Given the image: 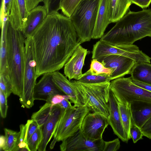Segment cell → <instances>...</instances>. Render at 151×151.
I'll use <instances>...</instances> for the list:
<instances>
[{
	"mask_svg": "<svg viewBox=\"0 0 151 151\" xmlns=\"http://www.w3.org/2000/svg\"><path fill=\"white\" fill-rule=\"evenodd\" d=\"M32 37L37 78L62 69L81 44L70 18L56 11L47 14Z\"/></svg>",
	"mask_w": 151,
	"mask_h": 151,
	"instance_id": "obj_1",
	"label": "cell"
},
{
	"mask_svg": "<svg viewBox=\"0 0 151 151\" xmlns=\"http://www.w3.org/2000/svg\"><path fill=\"white\" fill-rule=\"evenodd\" d=\"M147 37H151V9L129 11L100 40L113 45H131Z\"/></svg>",
	"mask_w": 151,
	"mask_h": 151,
	"instance_id": "obj_2",
	"label": "cell"
},
{
	"mask_svg": "<svg viewBox=\"0 0 151 151\" xmlns=\"http://www.w3.org/2000/svg\"><path fill=\"white\" fill-rule=\"evenodd\" d=\"M9 67L12 93L20 98L23 90L25 38L21 31L13 27L8 19L4 22Z\"/></svg>",
	"mask_w": 151,
	"mask_h": 151,
	"instance_id": "obj_3",
	"label": "cell"
},
{
	"mask_svg": "<svg viewBox=\"0 0 151 151\" xmlns=\"http://www.w3.org/2000/svg\"><path fill=\"white\" fill-rule=\"evenodd\" d=\"M78 92L83 104L93 112L108 117L110 81L87 83L78 80L71 81Z\"/></svg>",
	"mask_w": 151,
	"mask_h": 151,
	"instance_id": "obj_4",
	"label": "cell"
},
{
	"mask_svg": "<svg viewBox=\"0 0 151 151\" xmlns=\"http://www.w3.org/2000/svg\"><path fill=\"white\" fill-rule=\"evenodd\" d=\"M100 0H82L70 17L81 44L92 39Z\"/></svg>",
	"mask_w": 151,
	"mask_h": 151,
	"instance_id": "obj_5",
	"label": "cell"
},
{
	"mask_svg": "<svg viewBox=\"0 0 151 151\" xmlns=\"http://www.w3.org/2000/svg\"><path fill=\"white\" fill-rule=\"evenodd\" d=\"M62 110L50 145L51 149L54 148L57 142L62 141L79 130L85 117L91 111L84 104L79 106L73 105L71 108Z\"/></svg>",
	"mask_w": 151,
	"mask_h": 151,
	"instance_id": "obj_6",
	"label": "cell"
},
{
	"mask_svg": "<svg viewBox=\"0 0 151 151\" xmlns=\"http://www.w3.org/2000/svg\"><path fill=\"white\" fill-rule=\"evenodd\" d=\"M110 91L118 102L125 105L139 103L151 104V92L134 84L131 77L112 80Z\"/></svg>",
	"mask_w": 151,
	"mask_h": 151,
	"instance_id": "obj_7",
	"label": "cell"
},
{
	"mask_svg": "<svg viewBox=\"0 0 151 151\" xmlns=\"http://www.w3.org/2000/svg\"><path fill=\"white\" fill-rule=\"evenodd\" d=\"M35 60L32 37L25 39L24 64L23 78V90L19 101L22 106L29 109L34 104V89L37 78Z\"/></svg>",
	"mask_w": 151,
	"mask_h": 151,
	"instance_id": "obj_8",
	"label": "cell"
},
{
	"mask_svg": "<svg viewBox=\"0 0 151 151\" xmlns=\"http://www.w3.org/2000/svg\"><path fill=\"white\" fill-rule=\"evenodd\" d=\"M92 59L111 55L124 56L133 60L136 63H150L151 58L140 50L137 45H113L101 40L93 45L92 51Z\"/></svg>",
	"mask_w": 151,
	"mask_h": 151,
	"instance_id": "obj_9",
	"label": "cell"
},
{
	"mask_svg": "<svg viewBox=\"0 0 151 151\" xmlns=\"http://www.w3.org/2000/svg\"><path fill=\"white\" fill-rule=\"evenodd\" d=\"M109 125L108 117L99 113H88L85 117L80 130L87 139L95 141L102 139L103 134Z\"/></svg>",
	"mask_w": 151,
	"mask_h": 151,
	"instance_id": "obj_10",
	"label": "cell"
},
{
	"mask_svg": "<svg viewBox=\"0 0 151 151\" xmlns=\"http://www.w3.org/2000/svg\"><path fill=\"white\" fill-rule=\"evenodd\" d=\"M60 146L61 151H103L104 141L87 139L80 129L63 140Z\"/></svg>",
	"mask_w": 151,
	"mask_h": 151,
	"instance_id": "obj_11",
	"label": "cell"
},
{
	"mask_svg": "<svg viewBox=\"0 0 151 151\" xmlns=\"http://www.w3.org/2000/svg\"><path fill=\"white\" fill-rule=\"evenodd\" d=\"M97 60L101 62L105 67L113 69V72L109 75L111 81L130 74L136 63L130 58L118 55L104 56Z\"/></svg>",
	"mask_w": 151,
	"mask_h": 151,
	"instance_id": "obj_12",
	"label": "cell"
},
{
	"mask_svg": "<svg viewBox=\"0 0 151 151\" xmlns=\"http://www.w3.org/2000/svg\"><path fill=\"white\" fill-rule=\"evenodd\" d=\"M88 52L80 45L76 48L64 66V73L69 80L74 79L78 80L82 76V68Z\"/></svg>",
	"mask_w": 151,
	"mask_h": 151,
	"instance_id": "obj_13",
	"label": "cell"
},
{
	"mask_svg": "<svg viewBox=\"0 0 151 151\" xmlns=\"http://www.w3.org/2000/svg\"><path fill=\"white\" fill-rule=\"evenodd\" d=\"M42 75L35 85L33 95L34 100H43L50 102L53 96L57 94H65L53 81L52 72L45 73Z\"/></svg>",
	"mask_w": 151,
	"mask_h": 151,
	"instance_id": "obj_14",
	"label": "cell"
},
{
	"mask_svg": "<svg viewBox=\"0 0 151 151\" xmlns=\"http://www.w3.org/2000/svg\"><path fill=\"white\" fill-rule=\"evenodd\" d=\"M109 104V115L108 119L109 125L111 126L114 134L123 142L127 143L129 139L122 123L119 102L111 91Z\"/></svg>",
	"mask_w": 151,
	"mask_h": 151,
	"instance_id": "obj_15",
	"label": "cell"
},
{
	"mask_svg": "<svg viewBox=\"0 0 151 151\" xmlns=\"http://www.w3.org/2000/svg\"><path fill=\"white\" fill-rule=\"evenodd\" d=\"M62 108L58 104L52 107L50 114L42 127L43 139L38 151H45L47 145L53 136L55 129L60 118Z\"/></svg>",
	"mask_w": 151,
	"mask_h": 151,
	"instance_id": "obj_16",
	"label": "cell"
},
{
	"mask_svg": "<svg viewBox=\"0 0 151 151\" xmlns=\"http://www.w3.org/2000/svg\"><path fill=\"white\" fill-rule=\"evenodd\" d=\"M111 0H100L97 18L92 39L101 38L105 31L111 23Z\"/></svg>",
	"mask_w": 151,
	"mask_h": 151,
	"instance_id": "obj_17",
	"label": "cell"
},
{
	"mask_svg": "<svg viewBox=\"0 0 151 151\" xmlns=\"http://www.w3.org/2000/svg\"><path fill=\"white\" fill-rule=\"evenodd\" d=\"M52 79L58 88L69 97L71 103L76 106L83 104L81 96L73 84L58 71L52 72Z\"/></svg>",
	"mask_w": 151,
	"mask_h": 151,
	"instance_id": "obj_18",
	"label": "cell"
},
{
	"mask_svg": "<svg viewBox=\"0 0 151 151\" xmlns=\"http://www.w3.org/2000/svg\"><path fill=\"white\" fill-rule=\"evenodd\" d=\"M29 13L25 0H12L9 20L13 27L22 31Z\"/></svg>",
	"mask_w": 151,
	"mask_h": 151,
	"instance_id": "obj_19",
	"label": "cell"
},
{
	"mask_svg": "<svg viewBox=\"0 0 151 151\" xmlns=\"http://www.w3.org/2000/svg\"><path fill=\"white\" fill-rule=\"evenodd\" d=\"M45 6L38 5L30 11L25 25L22 31L25 39L32 37L42 24L47 15Z\"/></svg>",
	"mask_w": 151,
	"mask_h": 151,
	"instance_id": "obj_20",
	"label": "cell"
},
{
	"mask_svg": "<svg viewBox=\"0 0 151 151\" xmlns=\"http://www.w3.org/2000/svg\"><path fill=\"white\" fill-rule=\"evenodd\" d=\"M130 74L132 80L151 85V64L150 63H135Z\"/></svg>",
	"mask_w": 151,
	"mask_h": 151,
	"instance_id": "obj_21",
	"label": "cell"
},
{
	"mask_svg": "<svg viewBox=\"0 0 151 151\" xmlns=\"http://www.w3.org/2000/svg\"><path fill=\"white\" fill-rule=\"evenodd\" d=\"M132 122L140 128L151 117V104H144L138 108L131 106Z\"/></svg>",
	"mask_w": 151,
	"mask_h": 151,
	"instance_id": "obj_22",
	"label": "cell"
},
{
	"mask_svg": "<svg viewBox=\"0 0 151 151\" xmlns=\"http://www.w3.org/2000/svg\"><path fill=\"white\" fill-rule=\"evenodd\" d=\"M1 28V31L0 48V75H4L9 79L8 53L4 22Z\"/></svg>",
	"mask_w": 151,
	"mask_h": 151,
	"instance_id": "obj_23",
	"label": "cell"
},
{
	"mask_svg": "<svg viewBox=\"0 0 151 151\" xmlns=\"http://www.w3.org/2000/svg\"><path fill=\"white\" fill-rule=\"evenodd\" d=\"M111 23L116 22L127 13L132 3L130 0H111Z\"/></svg>",
	"mask_w": 151,
	"mask_h": 151,
	"instance_id": "obj_24",
	"label": "cell"
},
{
	"mask_svg": "<svg viewBox=\"0 0 151 151\" xmlns=\"http://www.w3.org/2000/svg\"><path fill=\"white\" fill-rule=\"evenodd\" d=\"M119 102V108L122 123L125 132L129 139L130 129L132 123L131 105H125Z\"/></svg>",
	"mask_w": 151,
	"mask_h": 151,
	"instance_id": "obj_25",
	"label": "cell"
},
{
	"mask_svg": "<svg viewBox=\"0 0 151 151\" xmlns=\"http://www.w3.org/2000/svg\"><path fill=\"white\" fill-rule=\"evenodd\" d=\"M52 106L50 103L47 102L38 111L32 114L31 119L36 121L40 127H42L48 118Z\"/></svg>",
	"mask_w": 151,
	"mask_h": 151,
	"instance_id": "obj_26",
	"label": "cell"
},
{
	"mask_svg": "<svg viewBox=\"0 0 151 151\" xmlns=\"http://www.w3.org/2000/svg\"><path fill=\"white\" fill-rule=\"evenodd\" d=\"M78 81L87 83H96L111 81L109 75L107 74L93 75L89 70L83 74L82 76Z\"/></svg>",
	"mask_w": 151,
	"mask_h": 151,
	"instance_id": "obj_27",
	"label": "cell"
},
{
	"mask_svg": "<svg viewBox=\"0 0 151 151\" xmlns=\"http://www.w3.org/2000/svg\"><path fill=\"white\" fill-rule=\"evenodd\" d=\"M4 130L6 140L5 151H14L18 145L20 132H17L6 128Z\"/></svg>",
	"mask_w": 151,
	"mask_h": 151,
	"instance_id": "obj_28",
	"label": "cell"
},
{
	"mask_svg": "<svg viewBox=\"0 0 151 151\" xmlns=\"http://www.w3.org/2000/svg\"><path fill=\"white\" fill-rule=\"evenodd\" d=\"M82 0H61L59 7L62 14L70 17L78 4Z\"/></svg>",
	"mask_w": 151,
	"mask_h": 151,
	"instance_id": "obj_29",
	"label": "cell"
},
{
	"mask_svg": "<svg viewBox=\"0 0 151 151\" xmlns=\"http://www.w3.org/2000/svg\"><path fill=\"white\" fill-rule=\"evenodd\" d=\"M42 127L37 129L28 140L27 145L30 151L38 150L43 139Z\"/></svg>",
	"mask_w": 151,
	"mask_h": 151,
	"instance_id": "obj_30",
	"label": "cell"
},
{
	"mask_svg": "<svg viewBox=\"0 0 151 151\" xmlns=\"http://www.w3.org/2000/svg\"><path fill=\"white\" fill-rule=\"evenodd\" d=\"M89 70L92 74L96 75L105 74L110 75L113 70L112 68L105 67L101 62L95 59L91 60Z\"/></svg>",
	"mask_w": 151,
	"mask_h": 151,
	"instance_id": "obj_31",
	"label": "cell"
},
{
	"mask_svg": "<svg viewBox=\"0 0 151 151\" xmlns=\"http://www.w3.org/2000/svg\"><path fill=\"white\" fill-rule=\"evenodd\" d=\"M19 127L20 135L19 143L14 151H30L27 145V127L25 124H21Z\"/></svg>",
	"mask_w": 151,
	"mask_h": 151,
	"instance_id": "obj_32",
	"label": "cell"
},
{
	"mask_svg": "<svg viewBox=\"0 0 151 151\" xmlns=\"http://www.w3.org/2000/svg\"><path fill=\"white\" fill-rule=\"evenodd\" d=\"M0 89L7 98L12 93V86L9 78L2 75H0Z\"/></svg>",
	"mask_w": 151,
	"mask_h": 151,
	"instance_id": "obj_33",
	"label": "cell"
},
{
	"mask_svg": "<svg viewBox=\"0 0 151 151\" xmlns=\"http://www.w3.org/2000/svg\"><path fill=\"white\" fill-rule=\"evenodd\" d=\"M130 135L134 143L142 139L143 136L141 129L132 122L130 129Z\"/></svg>",
	"mask_w": 151,
	"mask_h": 151,
	"instance_id": "obj_34",
	"label": "cell"
},
{
	"mask_svg": "<svg viewBox=\"0 0 151 151\" xmlns=\"http://www.w3.org/2000/svg\"><path fill=\"white\" fill-rule=\"evenodd\" d=\"M120 146V142L118 138L109 141H104L103 151H116Z\"/></svg>",
	"mask_w": 151,
	"mask_h": 151,
	"instance_id": "obj_35",
	"label": "cell"
},
{
	"mask_svg": "<svg viewBox=\"0 0 151 151\" xmlns=\"http://www.w3.org/2000/svg\"><path fill=\"white\" fill-rule=\"evenodd\" d=\"M61 0H43L44 5L45 7L47 14L54 11H58Z\"/></svg>",
	"mask_w": 151,
	"mask_h": 151,
	"instance_id": "obj_36",
	"label": "cell"
},
{
	"mask_svg": "<svg viewBox=\"0 0 151 151\" xmlns=\"http://www.w3.org/2000/svg\"><path fill=\"white\" fill-rule=\"evenodd\" d=\"M7 98L3 92L0 89V111L1 117L5 118L7 115L8 106Z\"/></svg>",
	"mask_w": 151,
	"mask_h": 151,
	"instance_id": "obj_37",
	"label": "cell"
},
{
	"mask_svg": "<svg viewBox=\"0 0 151 151\" xmlns=\"http://www.w3.org/2000/svg\"><path fill=\"white\" fill-rule=\"evenodd\" d=\"M27 130V142L32 135L36 130L40 127L37 122L32 119L27 120L25 124Z\"/></svg>",
	"mask_w": 151,
	"mask_h": 151,
	"instance_id": "obj_38",
	"label": "cell"
},
{
	"mask_svg": "<svg viewBox=\"0 0 151 151\" xmlns=\"http://www.w3.org/2000/svg\"><path fill=\"white\" fill-rule=\"evenodd\" d=\"M143 136L151 139V117L141 128Z\"/></svg>",
	"mask_w": 151,
	"mask_h": 151,
	"instance_id": "obj_39",
	"label": "cell"
},
{
	"mask_svg": "<svg viewBox=\"0 0 151 151\" xmlns=\"http://www.w3.org/2000/svg\"><path fill=\"white\" fill-rule=\"evenodd\" d=\"M132 3L135 4L142 9L148 7L151 3V0H130Z\"/></svg>",
	"mask_w": 151,
	"mask_h": 151,
	"instance_id": "obj_40",
	"label": "cell"
},
{
	"mask_svg": "<svg viewBox=\"0 0 151 151\" xmlns=\"http://www.w3.org/2000/svg\"><path fill=\"white\" fill-rule=\"evenodd\" d=\"M67 95L57 94L53 96L51 99L50 103L53 106L58 104L65 98L67 97Z\"/></svg>",
	"mask_w": 151,
	"mask_h": 151,
	"instance_id": "obj_41",
	"label": "cell"
},
{
	"mask_svg": "<svg viewBox=\"0 0 151 151\" xmlns=\"http://www.w3.org/2000/svg\"><path fill=\"white\" fill-rule=\"evenodd\" d=\"M27 8L29 11L38 5L39 3L43 2V0H25Z\"/></svg>",
	"mask_w": 151,
	"mask_h": 151,
	"instance_id": "obj_42",
	"label": "cell"
},
{
	"mask_svg": "<svg viewBox=\"0 0 151 151\" xmlns=\"http://www.w3.org/2000/svg\"><path fill=\"white\" fill-rule=\"evenodd\" d=\"M69 97L65 98L60 103L57 104L59 105L62 109H65L72 107L71 102L69 100Z\"/></svg>",
	"mask_w": 151,
	"mask_h": 151,
	"instance_id": "obj_43",
	"label": "cell"
},
{
	"mask_svg": "<svg viewBox=\"0 0 151 151\" xmlns=\"http://www.w3.org/2000/svg\"><path fill=\"white\" fill-rule=\"evenodd\" d=\"M132 81L134 84L148 91L151 92V85L132 80Z\"/></svg>",
	"mask_w": 151,
	"mask_h": 151,
	"instance_id": "obj_44",
	"label": "cell"
},
{
	"mask_svg": "<svg viewBox=\"0 0 151 151\" xmlns=\"http://www.w3.org/2000/svg\"><path fill=\"white\" fill-rule=\"evenodd\" d=\"M6 147V140L5 136L1 135L0 136V151H5Z\"/></svg>",
	"mask_w": 151,
	"mask_h": 151,
	"instance_id": "obj_45",
	"label": "cell"
},
{
	"mask_svg": "<svg viewBox=\"0 0 151 151\" xmlns=\"http://www.w3.org/2000/svg\"><path fill=\"white\" fill-rule=\"evenodd\" d=\"M4 0H1V3H2L4 2Z\"/></svg>",
	"mask_w": 151,
	"mask_h": 151,
	"instance_id": "obj_46",
	"label": "cell"
}]
</instances>
